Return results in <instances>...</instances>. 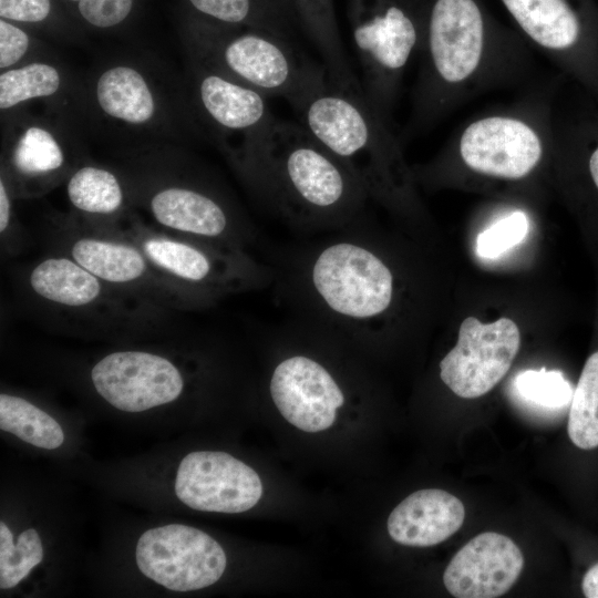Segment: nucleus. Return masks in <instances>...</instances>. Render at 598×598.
<instances>
[{"label":"nucleus","mask_w":598,"mask_h":598,"mask_svg":"<svg viewBox=\"0 0 598 598\" xmlns=\"http://www.w3.org/2000/svg\"><path fill=\"white\" fill-rule=\"evenodd\" d=\"M225 153L252 195L289 226L338 231L362 223L364 188L299 122L272 115Z\"/></svg>","instance_id":"1"},{"label":"nucleus","mask_w":598,"mask_h":598,"mask_svg":"<svg viewBox=\"0 0 598 598\" xmlns=\"http://www.w3.org/2000/svg\"><path fill=\"white\" fill-rule=\"evenodd\" d=\"M408 130L430 128L472 96L520 79L522 39L503 30L480 0H434L424 25Z\"/></svg>","instance_id":"2"},{"label":"nucleus","mask_w":598,"mask_h":598,"mask_svg":"<svg viewBox=\"0 0 598 598\" xmlns=\"http://www.w3.org/2000/svg\"><path fill=\"white\" fill-rule=\"evenodd\" d=\"M293 110L299 123L350 169L369 197L398 208L412 202L399 138L361 82L341 84L326 73Z\"/></svg>","instance_id":"3"},{"label":"nucleus","mask_w":598,"mask_h":598,"mask_svg":"<svg viewBox=\"0 0 598 598\" xmlns=\"http://www.w3.org/2000/svg\"><path fill=\"white\" fill-rule=\"evenodd\" d=\"M25 305L53 328L122 336L163 328L174 311L96 277L68 256L49 251L19 276Z\"/></svg>","instance_id":"4"},{"label":"nucleus","mask_w":598,"mask_h":598,"mask_svg":"<svg viewBox=\"0 0 598 598\" xmlns=\"http://www.w3.org/2000/svg\"><path fill=\"white\" fill-rule=\"evenodd\" d=\"M554 115L547 93L486 111L448 138L442 158L486 178L525 179L554 151Z\"/></svg>","instance_id":"5"},{"label":"nucleus","mask_w":598,"mask_h":598,"mask_svg":"<svg viewBox=\"0 0 598 598\" xmlns=\"http://www.w3.org/2000/svg\"><path fill=\"white\" fill-rule=\"evenodd\" d=\"M87 226L132 243L166 275L217 302L262 288L275 277L272 266L259 261L248 249L161 229L133 210L113 224Z\"/></svg>","instance_id":"6"},{"label":"nucleus","mask_w":598,"mask_h":598,"mask_svg":"<svg viewBox=\"0 0 598 598\" xmlns=\"http://www.w3.org/2000/svg\"><path fill=\"white\" fill-rule=\"evenodd\" d=\"M49 251L63 254L102 280L171 311H198L217 303L210 296L166 275L132 243L97 231L72 212L45 218Z\"/></svg>","instance_id":"7"},{"label":"nucleus","mask_w":598,"mask_h":598,"mask_svg":"<svg viewBox=\"0 0 598 598\" xmlns=\"http://www.w3.org/2000/svg\"><path fill=\"white\" fill-rule=\"evenodd\" d=\"M202 31L192 38L189 54L266 97H283L292 109L326 75L324 69L299 59L296 48L270 32Z\"/></svg>","instance_id":"8"},{"label":"nucleus","mask_w":598,"mask_h":598,"mask_svg":"<svg viewBox=\"0 0 598 598\" xmlns=\"http://www.w3.org/2000/svg\"><path fill=\"white\" fill-rule=\"evenodd\" d=\"M127 183L133 205L143 207L161 229L248 250L255 240L254 228L241 210L206 175Z\"/></svg>","instance_id":"9"},{"label":"nucleus","mask_w":598,"mask_h":598,"mask_svg":"<svg viewBox=\"0 0 598 598\" xmlns=\"http://www.w3.org/2000/svg\"><path fill=\"white\" fill-rule=\"evenodd\" d=\"M523 38L598 105V8L592 0H501Z\"/></svg>","instance_id":"10"},{"label":"nucleus","mask_w":598,"mask_h":598,"mask_svg":"<svg viewBox=\"0 0 598 598\" xmlns=\"http://www.w3.org/2000/svg\"><path fill=\"white\" fill-rule=\"evenodd\" d=\"M425 21L398 1H384L353 25L362 87L372 105L391 122L405 70L420 52Z\"/></svg>","instance_id":"11"},{"label":"nucleus","mask_w":598,"mask_h":598,"mask_svg":"<svg viewBox=\"0 0 598 598\" xmlns=\"http://www.w3.org/2000/svg\"><path fill=\"white\" fill-rule=\"evenodd\" d=\"M141 573L174 591H192L215 584L227 559L221 546L205 532L168 524L144 532L137 540Z\"/></svg>","instance_id":"12"},{"label":"nucleus","mask_w":598,"mask_h":598,"mask_svg":"<svg viewBox=\"0 0 598 598\" xmlns=\"http://www.w3.org/2000/svg\"><path fill=\"white\" fill-rule=\"evenodd\" d=\"M142 63L113 61L93 75L86 102L106 124L137 134L161 132L172 113L164 86Z\"/></svg>","instance_id":"13"},{"label":"nucleus","mask_w":598,"mask_h":598,"mask_svg":"<svg viewBox=\"0 0 598 598\" xmlns=\"http://www.w3.org/2000/svg\"><path fill=\"white\" fill-rule=\"evenodd\" d=\"M519 346V329L509 318L483 323L467 317L456 344L440 362V378L457 396L480 398L508 372Z\"/></svg>","instance_id":"14"},{"label":"nucleus","mask_w":598,"mask_h":598,"mask_svg":"<svg viewBox=\"0 0 598 598\" xmlns=\"http://www.w3.org/2000/svg\"><path fill=\"white\" fill-rule=\"evenodd\" d=\"M14 115L3 135L1 174L17 199L39 197L65 182L80 161L49 121Z\"/></svg>","instance_id":"15"},{"label":"nucleus","mask_w":598,"mask_h":598,"mask_svg":"<svg viewBox=\"0 0 598 598\" xmlns=\"http://www.w3.org/2000/svg\"><path fill=\"white\" fill-rule=\"evenodd\" d=\"M97 394L124 412H143L176 401L185 390L182 370L167 357L143 350H120L91 369Z\"/></svg>","instance_id":"16"},{"label":"nucleus","mask_w":598,"mask_h":598,"mask_svg":"<svg viewBox=\"0 0 598 598\" xmlns=\"http://www.w3.org/2000/svg\"><path fill=\"white\" fill-rule=\"evenodd\" d=\"M188 56L187 95L199 127L208 128L220 146L227 137H238L231 147L266 126L272 113L265 95L203 60Z\"/></svg>","instance_id":"17"},{"label":"nucleus","mask_w":598,"mask_h":598,"mask_svg":"<svg viewBox=\"0 0 598 598\" xmlns=\"http://www.w3.org/2000/svg\"><path fill=\"white\" fill-rule=\"evenodd\" d=\"M175 494L188 507L214 513H243L262 495L259 475L228 453L197 451L179 463Z\"/></svg>","instance_id":"18"},{"label":"nucleus","mask_w":598,"mask_h":598,"mask_svg":"<svg viewBox=\"0 0 598 598\" xmlns=\"http://www.w3.org/2000/svg\"><path fill=\"white\" fill-rule=\"evenodd\" d=\"M271 400L292 425L315 433L330 427L346 402L344 392L326 365L307 353L280 360L269 381Z\"/></svg>","instance_id":"19"},{"label":"nucleus","mask_w":598,"mask_h":598,"mask_svg":"<svg viewBox=\"0 0 598 598\" xmlns=\"http://www.w3.org/2000/svg\"><path fill=\"white\" fill-rule=\"evenodd\" d=\"M523 566L522 550L509 537L485 532L453 556L443 582L456 598H495L513 587Z\"/></svg>","instance_id":"20"},{"label":"nucleus","mask_w":598,"mask_h":598,"mask_svg":"<svg viewBox=\"0 0 598 598\" xmlns=\"http://www.w3.org/2000/svg\"><path fill=\"white\" fill-rule=\"evenodd\" d=\"M464 518V505L456 496L440 488H425L395 506L388 518V532L401 545L430 547L455 534Z\"/></svg>","instance_id":"21"},{"label":"nucleus","mask_w":598,"mask_h":598,"mask_svg":"<svg viewBox=\"0 0 598 598\" xmlns=\"http://www.w3.org/2000/svg\"><path fill=\"white\" fill-rule=\"evenodd\" d=\"M65 193L71 212L91 226L113 224L133 210L127 179L100 164L80 162L65 181Z\"/></svg>","instance_id":"22"},{"label":"nucleus","mask_w":598,"mask_h":598,"mask_svg":"<svg viewBox=\"0 0 598 598\" xmlns=\"http://www.w3.org/2000/svg\"><path fill=\"white\" fill-rule=\"evenodd\" d=\"M68 87V75L52 58L35 59L1 71V113L18 111L30 102L56 100Z\"/></svg>","instance_id":"23"},{"label":"nucleus","mask_w":598,"mask_h":598,"mask_svg":"<svg viewBox=\"0 0 598 598\" xmlns=\"http://www.w3.org/2000/svg\"><path fill=\"white\" fill-rule=\"evenodd\" d=\"M0 429L37 447L54 450L62 445L61 425L30 401L13 394H0Z\"/></svg>","instance_id":"24"},{"label":"nucleus","mask_w":598,"mask_h":598,"mask_svg":"<svg viewBox=\"0 0 598 598\" xmlns=\"http://www.w3.org/2000/svg\"><path fill=\"white\" fill-rule=\"evenodd\" d=\"M567 431L577 447L598 446V351L586 360L573 392Z\"/></svg>","instance_id":"25"},{"label":"nucleus","mask_w":598,"mask_h":598,"mask_svg":"<svg viewBox=\"0 0 598 598\" xmlns=\"http://www.w3.org/2000/svg\"><path fill=\"white\" fill-rule=\"evenodd\" d=\"M555 140L580 156L589 182L598 194V105L592 111L560 120L554 115Z\"/></svg>","instance_id":"26"},{"label":"nucleus","mask_w":598,"mask_h":598,"mask_svg":"<svg viewBox=\"0 0 598 598\" xmlns=\"http://www.w3.org/2000/svg\"><path fill=\"white\" fill-rule=\"evenodd\" d=\"M43 559L41 538L34 528L22 532L13 544L9 527L0 523V588L9 589L25 578Z\"/></svg>","instance_id":"27"},{"label":"nucleus","mask_w":598,"mask_h":598,"mask_svg":"<svg viewBox=\"0 0 598 598\" xmlns=\"http://www.w3.org/2000/svg\"><path fill=\"white\" fill-rule=\"evenodd\" d=\"M514 389L525 402L545 410H558L571 402L573 389L557 370H525L514 379Z\"/></svg>","instance_id":"28"},{"label":"nucleus","mask_w":598,"mask_h":598,"mask_svg":"<svg viewBox=\"0 0 598 598\" xmlns=\"http://www.w3.org/2000/svg\"><path fill=\"white\" fill-rule=\"evenodd\" d=\"M529 231V218L522 209H515L498 218L477 235L476 254L485 259L501 257L520 244Z\"/></svg>","instance_id":"29"},{"label":"nucleus","mask_w":598,"mask_h":598,"mask_svg":"<svg viewBox=\"0 0 598 598\" xmlns=\"http://www.w3.org/2000/svg\"><path fill=\"white\" fill-rule=\"evenodd\" d=\"M50 58L44 50L33 47L31 35L14 23L0 20V70L16 68L25 62Z\"/></svg>","instance_id":"30"},{"label":"nucleus","mask_w":598,"mask_h":598,"mask_svg":"<svg viewBox=\"0 0 598 598\" xmlns=\"http://www.w3.org/2000/svg\"><path fill=\"white\" fill-rule=\"evenodd\" d=\"M16 200L8 179L0 174V239L2 251L10 256L19 255L27 247V238L14 208Z\"/></svg>","instance_id":"31"},{"label":"nucleus","mask_w":598,"mask_h":598,"mask_svg":"<svg viewBox=\"0 0 598 598\" xmlns=\"http://www.w3.org/2000/svg\"><path fill=\"white\" fill-rule=\"evenodd\" d=\"M76 4L80 16L94 28L112 29L125 21L133 0H69Z\"/></svg>","instance_id":"32"},{"label":"nucleus","mask_w":598,"mask_h":598,"mask_svg":"<svg viewBox=\"0 0 598 598\" xmlns=\"http://www.w3.org/2000/svg\"><path fill=\"white\" fill-rule=\"evenodd\" d=\"M200 13L226 24H239L250 20L252 0H188Z\"/></svg>","instance_id":"33"},{"label":"nucleus","mask_w":598,"mask_h":598,"mask_svg":"<svg viewBox=\"0 0 598 598\" xmlns=\"http://www.w3.org/2000/svg\"><path fill=\"white\" fill-rule=\"evenodd\" d=\"M51 0H0L1 19L20 23H40L51 13Z\"/></svg>","instance_id":"34"},{"label":"nucleus","mask_w":598,"mask_h":598,"mask_svg":"<svg viewBox=\"0 0 598 598\" xmlns=\"http://www.w3.org/2000/svg\"><path fill=\"white\" fill-rule=\"evenodd\" d=\"M581 588L585 597L598 598V563L591 566L585 574Z\"/></svg>","instance_id":"35"}]
</instances>
